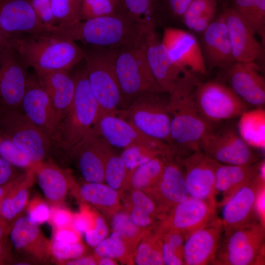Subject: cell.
Listing matches in <instances>:
<instances>
[{
    "mask_svg": "<svg viewBox=\"0 0 265 265\" xmlns=\"http://www.w3.org/2000/svg\"><path fill=\"white\" fill-rule=\"evenodd\" d=\"M196 74H187L169 94L167 103L171 117L169 145L178 159L200 150L203 139L214 126L201 116L196 106L194 97L199 80Z\"/></svg>",
    "mask_w": 265,
    "mask_h": 265,
    "instance_id": "1",
    "label": "cell"
},
{
    "mask_svg": "<svg viewBox=\"0 0 265 265\" xmlns=\"http://www.w3.org/2000/svg\"><path fill=\"white\" fill-rule=\"evenodd\" d=\"M151 31L126 16L115 13L79 21L67 26L54 27L45 33L75 42L80 41L92 46L115 49L139 44Z\"/></svg>",
    "mask_w": 265,
    "mask_h": 265,
    "instance_id": "2",
    "label": "cell"
},
{
    "mask_svg": "<svg viewBox=\"0 0 265 265\" xmlns=\"http://www.w3.org/2000/svg\"><path fill=\"white\" fill-rule=\"evenodd\" d=\"M12 48L35 74L58 70L70 72L84 58L83 50L75 41L45 33L19 35Z\"/></svg>",
    "mask_w": 265,
    "mask_h": 265,
    "instance_id": "3",
    "label": "cell"
},
{
    "mask_svg": "<svg viewBox=\"0 0 265 265\" xmlns=\"http://www.w3.org/2000/svg\"><path fill=\"white\" fill-rule=\"evenodd\" d=\"M73 78L75 92L72 104L59 125L60 149L68 154L95 123L99 107L87 78L85 66Z\"/></svg>",
    "mask_w": 265,
    "mask_h": 265,
    "instance_id": "4",
    "label": "cell"
},
{
    "mask_svg": "<svg viewBox=\"0 0 265 265\" xmlns=\"http://www.w3.org/2000/svg\"><path fill=\"white\" fill-rule=\"evenodd\" d=\"M92 46L83 50L88 81L99 107V115L116 113L125 102L116 74L112 49Z\"/></svg>",
    "mask_w": 265,
    "mask_h": 265,
    "instance_id": "5",
    "label": "cell"
},
{
    "mask_svg": "<svg viewBox=\"0 0 265 265\" xmlns=\"http://www.w3.org/2000/svg\"><path fill=\"white\" fill-rule=\"evenodd\" d=\"M146 37L139 44L112 49L115 72L125 102H131L144 92L164 93L157 84L147 60Z\"/></svg>",
    "mask_w": 265,
    "mask_h": 265,
    "instance_id": "6",
    "label": "cell"
},
{
    "mask_svg": "<svg viewBox=\"0 0 265 265\" xmlns=\"http://www.w3.org/2000/svg\"><path fill=\"white\" fill-rule=\"evenodd\" d=\"M265 227L258 220L245 225L221 237L213 265L263 264Z\"/></svg>",
    "mask_w": 265,
    "mask_h": 265,
    "instance_id": "7",
    "label": "cell"
},
{
    "mask_svg": "<svg viewBox=\"0 0 265 265\" xmlns=\"http://www.w3.org/2000/svg\"><path fill=\"white\" fill-rule=\"evenodd\" d=\"M162 92H144L136 96L126 108L117 114L144 134L169 145L171 117Z\"/></svg>",
    "mask_w": 265,
    "mask_h": 265,
    "instance_id": "8",
    "label": "cell"
},
{
    "mask_svg": "<svg viewBox=\"0 0 265 265\" xmlns=\"http://www.w3.org/2000/svg\"><path fill=\"white\" fill-rule=\"evenodd\" d=\"M194 97L201 116L212 125L239 117L248 105L225 83L219 81L197 82Z\"/></svg>",
    "mask_w": 265,
    "mask_h": 265,
    "instance_id": "9",
    "label": "cell"
},
{
    "mask_svg": "<svg viewBox=\"0 0 265 265\" xmlns=\"http://www.w3.org/2000/svg\"><path fill=\"white\" fill-rule=\"evenodd\" d=\"M0 130L28 157L34 165L44 161L54 147L22 109L0 107Z\"/></svg>",
    "mask_w": 265,
    "mask_h": 265,
    "instance_id": "10",
    "label": "cell"
},
{
    "mask_svg": "<svg viewBox=\"0 0 265 265\" xmlns=\"http://www.w3.org/2000/svg\"><path fill=\"white\" fill-rule=\"evenodd\" d=\"M200 150L214 160L222 164L251 165L260 160L253 148L232 126L216 128L214 126L203 139Z\"/></svg>",
    "mask_w": 265,
    "mask_h": 265,
    "instance_id": "11",
    "label": "cell"
},
{
    "mask_svg": "<svg viewBox=\"0 0 265 265\" xmlns=\"http://www.w3.org/2000/svg\"><path fill=\"white\" fill-rule=\"evenodd\" d=\"M92 128L112 148L144 146L173 156L168 144L144 134L117 113L99 115Z\"/></svg>",
    "mask_w": 265,
    "mask_h": 265,
    "instance_id": "12",
    "label": "cell"
},
{
    "mask_svg": "<svg viewBox=\"0 0 265 265\" xmlns=\"http://www.w3.org/2000/svg\"><path fill=\"white\" fill-rule=\"evenodd\" d=\"M21 109L53 146L60 149V117L36 75H28Z\"/></svg>",
    "mask_w": 265,
    "mask_h": 265,
    "instance_id": "13",
    "label": "cell"
},
{
    "mask_svg": "<svg viewBox=\"0 0 265 265\" xmlns=\"http://www.w3.org/2000/svg\"><path fill=\"white\" fill-rule=\"evenodd\" d=\"M265 160H261L257 173L250 182L239 189L219 209L223 233H228L259 220L256 202L261 189L265 186Z\"/></svg>",
    "mask_w": 265,
    "mask_h": 265,
    "instance_id": "14",
    "label": "cell"
},
{
    "mask_svg": "<svg viewBox=\"0 0 265 265\" xmlns=\"http://www.w3.org/2000/svg\"><path fill=\"white\" fill-rule=\"evenodd\" d=\"M178 160L182 165L189 196L207 202L217 212L214 199L215 171L217 161L200 150Z\"/></svg>",
    "mask_w": 265,
    "mask_h": 265,
    "instance_id": "15",
    "label": "cell"
},
{
    "mask_svg": "<svg viewBox=\"0 0 265 265\" xmlns=\"http://www.w3.org/2000/svg\"><path fill=\"white\" fill-rule=\"evenodd\" d=\"M28 68L13 48L0 50V107L21 109Z\"/></svg>",
    "mask_w": 265,
    "mask_h": 265,
    "instance_id": "16",
    "label": "cell"
},
{
    "mask_svg": "<svg viewBox=\"0 0 265 265\" xmlns=\"http://www.w3.org/2000/svg\"><path fill=\"white\" fill-rule=\"evenodd\" d=\"M216 214L207 202L189 197L160 215L162 221L157 233L174 230L183 233L186 238Z\"/></svg>",
    "mask_w": 265,
    "mask_h": 265,
    "instance_id": "17",
    "label": "cell"
},
{
    "mask_svg": "<svg viewBox=\"0 0 265 265\" xmlns=\"http://www.w3.org/2000/svg\"><path fill=\"white\" fill-rule=\"evenodd\" d=\"M112 148L91 128L68 154L77 160L80 172L86 182L102 183L105 162Z\"/></svg>",
    "mask_w": 265,
    "mask_h": 265,
    "instance_id": "18",
    "label": "cell"
},
{
    "mask_svg": "<svg viewBox=\"0 0 265 265\" xmlns=\"http://www.w3.org/2000/svg\"><path fill=\"white\" fill-rule=\"evenodd\" d=\"M161 42L172 61L177 66L196 74L207 71L202 49L195 36L177 28L164 29Z\"/></svg>",
    "mask_w": 265,
    "mask_h": 265,
    "instance_id": "19",
    "label": "cell"
},
{
    "mask_svg": "<svg viewBox=\"0 0 265 265\" xmlns=\"http://www.w3.org/2000/svg\"><path fill=\"white\" fill-rule=\"evenodd\" d=\"M227 84L247 105L263 107L265 104V80L256 62L236 61L227 69Z\"/></svg>",
    "mask_w": 265,
    "mask_h": 265,
    "instance_id": "20",
    "label": "cell"
},
{
    "mask_svg": "<svg viewBox=\"0 0 265 265\" xmlns=\"http://www.w3.org/2000/svg\"><path fill=\"white\" fill-rule=\"evenodd\" d=\"M223 232L221 220L216 214L190 234L184 244L185 265H213Z\"/></svg>",
    "mask_w": 265,
    "mask_h": 265,
    "instance_id": "21",
    "label": "cell"
},
{
    "mask_svg": "<svg viewBox=\"0 0 265 265\" xmlns=\"http://www.w3.org/2000/svg\"><path fill=\"white\" fill-rule=\"evenodd\" d=\"M222 14L228 30L232 52L236 61L256 62L264 57V49L249 25L228 6Z\"/></svg>",
    "mask_w": 265,
    "mask_h": 265,
    "instance_id": "22",
    "label": "cell"
},
{
    "mask_svg": "<svg viewBox=\"0 0 265 265\" xmlns=\"http://www.w3.org/2000/svg\"><path fill=\"white\" fill-rule=\"evenodd\" d=\"M146 56L153 77L164 93L170 94L191 72L177 66L172 61L155 30L147 35Z\"/></svg>",
    "mask_w": 265,
    "mask_h": 265,
    "instance_id": "23",
    "label": "cell"
},
{
    "mask_svg": "<svg viewBox=\"0 0 265 265\" xmlns=\"http://www.w3.org/2000/svg\"><path fill=\"white\" fill-rule=\"evenodd\" d=\"M202 44L206 66L225 70L236 62L227 26L221 13L202 33Z\"/></svg>",
    "mask_w": 265,
    "mask_h": 265,
    "instance_id": "24",
    "label": "cell"
},
{
    "mask_svg": "<svg viewBox=\"0 0 265 265\" xmlns=\"http://www.w3.org/2000/svg\"><path fill=\"white\" fill-rule=\"evenodd\" d=\"M0 28L13 36L46 31L28 0H0Z\"/></svg>",
    "mask_w": 265,
    "mask_h": 265,
    "instance_id": "25",
    "label": "cell"
},
{
    "mask_svg": "<svg viewBox=\"0 0 265 265\" xmlns=\"http://www.w3.org/2000/svg\"><path fill=\"white\" fill-rule=\"evenodd\" d=\"M149 191L161 214L190 197L182 168L173 157L168 158L159 180Z\"/></svg>",
    "mask_w": 265,
    "mask_h": 265,
    "instance_id": "26",
    "label": "cell"
},
{
    "mask_svg": "<svg viewBox=\"0 0 265 265\" xmlns=\"http://www.w3.org/2000/svg\"><path fill=\"white\" fill-rule=\"evenodd\" d=\"M261 160L251 165H231L216 162L214 199L217 210L257 173Z\"/></svg>",
    "mask_w": 265,
    "mask_h": 265,
    "instance_id": "27",
    "label": "cell"
},
{
    "mask_svg": "<svg viewBox=\"0 0 265 265\" xmlns=\"http://www.w3.org/2000/svg\"><path fill=\"white\" fill-rule=\"evenodd\" d=\"M35 75L61 119L68 111L73 99L75 82L73 76L69 71L65 70L53 71Z\"/></svg>",
    "mask_w": 265,
    "mask_h": 265,
    "instance_id": "28",
    "label": "cell"
},
{
    "mask_svg": "<svg viewBox=\"0 0 265 265\" xmlns=\"http://www.w3.org/2000/svg\"><path fill=\"white\" fill-rule=\"evenodd\" d=\"M39 224L27 216L18 218L10 230V237L14 248L40 259L47 257L49 244L42 234Z\"/></svg>",
    "mask_w": 265,
    "mask_h": 265,
    "instance_id": "29",
    "label": "cell"
},
{
    "mask_svg": "<svg viewBox=\"0 0 265 265\" xmlns=\"http://www.w3.org/2000/svg\"><path fill=\"white\" fill-rule=\"evenodd\" d=\"M39 185L45 197L53 203L61 202L72 182L68 172L51 161H42L33 167Z\"/></svg>",
    "mask_w": 265,
    "mask_h": 265,
    "instance_id": "30",
    "label": "cell"
},
{
    "mask_svg": "<svg viewBox=\"0 0 265 265\" xmlns=\"http://www.w3.org/2000/svg\"><path fill=\"white\" fill-rule=\"evenodd\" d=\"M34 177L33 169H30L15 177L14 185L0 203L1 216L10 221L23 211L28 200V187L31 185Z\"/></svg>",
    "mask_w": 265,
    "mask_h": 265,
    "instance_id": "31",
    "label": "cell"
},
{
    "mask_svg": "<svg viewBox=\"0 0 265 265\" xmlns=\"http://www.w3.org/2000/svg\"><path fill=\"white\" fill-rule=\"evenodd\" d=\"M237 131L242 139L253 149L265 148V110L263 107L247 110L240 116Z\"/></svg>",
    "mask_w": 265,
    "mask_h": 265,
    "instance_id": "32",
    "label": "cell"
},
{
    "mask_svg": "<svg viewBox=\"0 0 265 265\" xmlns=\"http://www.w3.org/2000/svg\"><path fill=\"white\" fill-rule=\"evenodd\" d=\"M217 0H192L182 16L188 29L202 33L215 18Z\"/></svg>",
    "mask_w": 265,
    "mask_h": 265,
    "instance_id": "33",
    "label": "cell"
},
{
    "mask_svg": "<svg viewBox=\"0 0 265 265\" xmlns=\"http://www.w3.org/2000/svg\"><path fill=\"white\" fill-rule=\"evenodd\" d=\"M229 6L265 43V0H229Z\"/></svg>",
    "mask_w": 265,
    "mask_h": 265,
    "instance_id": "34",
    "label": "cell"
},
{
    "mask_svg": "<svg viewBox=\"0 0 265 265\" xmlns=\"http://www.w3.org/2000/svg\"><path fill=\"white\" fill-rule=\"evenodd\" d=\"M162 155L154 157L137 167L132 172L129 181L135 189L149 190L159 180L168 158Z\"/></svg>",
    "mask_w": 265,
    "mask_h": 265,
    "instance_id": "35",
    "label": "cell"
},
{
    "mask_svg": "<svg viewBox=\"0 0 265 265\" xmlns=\"http://www.w3.org/2000/svg\"><path fill=\"white\" fill-rule=\"evenodd\" d=\"M156 0H121L116 13L126 16L149 30H155Z\"/></svg>",
    "mask_w": 265,
    "mask_h": 265,
    "instance_id": "36",
    "label": "cell"
},
{
    "mask_svg": "<svg viewBox=\"0 0 265 265\" xmlns=\"http://www.w3.org/2000/svg\"><path fill=\"white\" fill-rule=\"evenodd\" d=\"M82 198L104 210H116L119 204L117 190L102 183L87 182L80 190Z\"/></svg>",
    "mask_w": 265,
    "mask_h": 265,
    "instance_id": "37",
    "label": "cell"
},
{
    "mask_svg": "<svg viewBox=\"0 0 265 265\" xmlns=\"http://www.w3.org/2000/svg\"><path fill=\"white\" fill-rule=\"evenodd\" d=\"M161 242V251L164 265H185L184 244L186 238L182 233L168 230L158 234Z\"/></svg>",
    "mask_w": 265,
    "mask_h": 265,
    "instance_id": "38",
    "label": "cell"
},
{
    "mask_svg": "<svg viewBox=\"0 0 265 265\" xmlns=\"http://www.w3.org/2000/svg\"><path fill=\"white\" fill-rule=\"evenodd\" d=\"M130 175L128 172L120 156L113 150L108 155L104 169V181L111 188L118 190L125 183L129 181Z\"/></svg>",
    "mask_w": 265,
    "mask_h": 265,
    "instance_id": "39",
    "label": "cell"
},
{
    "mask_svg": "<svg viewBox=\"0 0 265 265\" xmlns=\"http://www.w3.org/2000/svg\"><path fill=\"white\" fill-rule=\"evenodd\" d=\"M135 262L138 265H164L161 242L158 234L145 239L137 247Z\"/></svg>",
    "mask_w": 265,
    "mask_h": 265,
    "instance_id": "40",
    "label": "cell"
},
{
    "mask_svg": "<svg viewBox=\"0 0 265 265\" xmlns=\"http://www.w3.org/2000/svg\"><path fill=\"white\" fill-rule=\"evenodd\" d=\"M0 157L18 168L30 169L34 165L28 157L0 130Z\"/></svg>",
    "mask_w": 265,
    "mask_h": 265,
    "instance_id": "41",
    "label": "cell"
},
{
    "mask_svg": "<svg viewBox=\"0 0 265 265\" xmlns=\"http://www.w3.org/2000/svg\"><path fill=\"white\" fill-rule=\"evenodd\" d=\"M80 1V0H52L54 27L67 26L78 22Z\"/></svg>",
    "mask_w": 265,
    "mask_h": 265,
    "instance_id": "42",
    "label": "cell"
},
{
    "mask_svg": "<svg viewBox=\"0 0 265 265\" xmlns=\"http://www.w3.org/2000/svg\"><path fill=\"white\" fill-rule=\"evenodd\" d=\"M117 8V5L112 0H80L79 21L113 14Z\"/></svg>",
    "mask_w": 265,
    "mask_h": 265,
    "instance_id": "43",
    "label": "cell"
},
{
    "mask_svg": "<svg viewBox=\"0 0 265 265\" xmlns=\"http://www.w3.org/2000/svg\"><path fill=\"white\" fill-rule=\"evenodd\" d=\"M159 155L170 157L158 150L140 146H132L124 149L120 157L128 172L131 174L137 167Z\"/></svg>",
    "mask_w": 265,
    "mask_h": 265,
    "instance_id": "44",
    "label": "cell"
},
{
    "mask_svg": "<svg viewBox=\"0 0 265 265\" xmlns=\"http://www.w3.org/2000/svg\"><path fill=\"white\" fill-rule=\"evenodd\" d=\"M126 251V244L120 233L114 231L95 246V253L99 257L121 258Z\"/></svg>",
    "mask_w": 265,
    "mask_h": 265,
    "instance_id": "45",
    "label": "cell"
},
{
    "mask_svg": "<svg viewBox=\"0 0 265 265\" xmlns=\"http://www.w3.org/2000/svg\"><path fill=\"white\" fill-rule=\"evenodd\" d=\"M111 225L113 231L121 234L125 243H132L140 236V228L132 222L129 214L126 212H121L114 214Z\"/></svg>",
    "mask_w": 265,
    "mask_h": 265,
    "instance_id": "46",
    "label": "cell"
},
{
    "mask_svg": "<svg viewBox=\"0 0 265 265\" xmlns=\"http://www.w3.org/2000/svg\"><path fill=\"white\" fill-rule=\"evenodd\" d=\"M50 250L53 256L59 260H68L80 257L84 252V245L80 242L69 243L53 239Z\"/></svg>",
    "mask_w": 265,
    "mask_h": 265,
    "instance_id": "47",
    "label": "cell"
},
{
    "mask_svg": "<svg viewBox=\"0 0 265 265\" xmlns=\"http://www.w3.org/2000/svg\"><path fill=\"white\" fill-rule=\"evenodd\" d=\"M28 1L37 17L45 27L46 31L53 27L54 20L52 0H28Z\"/></svg>",
    "mask_w": 265,
    "mask_h": 265,
    "instance_id": "48",
    "label": "cell"
},
{
    "mask_svg": "<svg viewBox=\"0 0 265 265\" xmlns=\"http://www.w3.org/2000/svg\"><path fill=\"white\" fill-rule=\"evenodd\" d=\"M133 207L137 208L155 217L161 214L156 202L141 190L134 189L131 195Z\"/></svg>",
    "mask_w": 265,
    "mask_h": 265,
    "instance_id": "49",
    "label": "cell"
},
{
    "mask_svg": "<svg viewBox=\"0 0 265 265\" xmlns=\"http://www.w3.org/2000/svg\"><path fill=\"white\" fill-rule=\"evenodd\" d=\"M84 234L87 243L95 247L106 238L108 234V228L104 218L97 216L94 227L86 231Z\"/></svg>",
    "mask_w": 265,
    "mask_h": 265,
    "instance_id": "50",
    "label": "cell"
},
{
    "mask_svg": "<svg viewBox=\"0 0 265 265\" xmlns=\"http://www.w3.org/2000/svg\"><path fill=\"white\" fill-rule=\"evenodd\" d=\"M96 217L91 212L82 210L73 215L71 226L79 234H84L86 231L94 227Z\"/></svg>",
    "mask_w": 265,
    "mask_h": 265,
    "instance_id": "51",
    "label": "cell"
},
{
    "mask_svg": "<svg viewBox=\"0 0 265 265\" xmlns=\"http://www.w3.org/2000/svg\"><path fill=\"white\" fill-rule=\"evenodd\" d=\"M51 212L48 206L44 202L38 201L33 203L28 210V217L37 223H43L51 218Z\"/></svg>",
    "mask_w": 265,
    "mask_h": 265,
    "instance_id": "52",
    "label": "cell"
},
{
    "mask_svg": "<svg viewBox=\"0 0 265 265\" xmlns=\"http://www.w3.org/2000/svg\"><path fill=\"white\" fill-rule=\"evenodd\" d=\"M129 214L132 222L139 228L148 227L154 223V216L137 208L132 207Z\"/></svg>",
    "mask_w": 265,
    "mask_h": 265,
    "instance_id": "53",
    "label": "cell"
},
{
    "mask_svg": "<svg viewBox=\"0 0 265 265\" xmlns=\"http://www.w3.org/2000/svg\"><path fill=\"white\" fill-rule=\"evenodd\" d=\"M51 217L53 223L57 229L71 227L73 215L68 211L58 209L51 212Z\"/></svg>",
    "mask_w": 265,
    "mask_h": 265,
    "instance_id": "54",
    "label": "cell"
},
{
    "mask_svg": "<svg viewBox=\"0 0 265 265\" xmlns=\"http://www.w3.org/2000/svg\"><path fill=\"white\" fill-rule=\"evenodd\" d=\"M192 0H163L168 12L173 17H182Z\"/></svg>",
    "mask_w": 265,
    "mask_h": 265,
    "instance_id": "55",
    "label": "cell"
},
{
    "mask_svg": "<svg viewBox=\"0 0 265 265\" xmlns=\"http://www.w3.org/2000/svg\"><path fill=\"white\" fill-rule=\"evenodd\" d=\"M79 235L71 227L58 229H57L53 239L65 243H75L80 241Z\"/></svg>",
    "mask_w": 265,
    "mask_h": 265,
    "instance_id": "56",
    "label": "cell"
},
{
    "mask_svg": "<svg viewBox=\"0 0 265 265\" xmlns=\"http://www.w3.org/2000/svg\"><path fill=\"white\" fill-rule=\"evenodd\" d=\"M17 36L8 34L0 28V50L6 48H12L14 39Z\"/></svg>",
    "mask_w": 265,
    "mask_h": 265,
    "instance_id": "57",
    "label": "cell"
},
{
    "mask_svg": "<svg viewBox=\"0 0 265 265\" xmlns=\"http://www.w3.org/2000/svg\"><path fill=\"white\" fill-rule=\"evenodd\" d=\"M68 265H95L97 263L92 257L77 258L70 260L66 263Z\"/></svg>",
    "mask_w": 265,
    "mask_h": 265,
    "instance_id": "58",
    "label": "cell"
},
{
    "mask_svg": "<svg viewBox=\"0 0 265 265\" xmlns=\"http://www.w3.org/2000/svg\"><path fill=\"white\" fill-rule=\"evenodd\" d=\"M9 256V248L5 238L0 240V265L5 263Z\"/></svg>",
    "mask_w": 265,
    "mask_h": 265,
    "instance_id": "59",
    "label": "cell"
},
{
    "mask_svg": "<svg viewBox=\"0 0 265 265\" xmlns=\"http://www.w3.org/2000/svg\"><path fill=\"white\" fill-rule=\"evenodd\" d=\"M19 175V174H18ZM15 177L7 183L0 186V205L14 184Z\"/></svg>",
    "mask_w": 265,
    "mask_h": 265,
    "instance_id": "60",
    "label": "cell"
},
{
    "mask_svg": "<svg viewBox=\"0 0 265 265\" xmlns=\"http://www.w3.org/2000/svg\"><path fill=\"white\" fill-rule=\"evenodd\" d=\"M7 221L0 215V240L4 238L6 234L10 232L11 228L8 226Z\"/></svg>",
    "mask_w": 265,
    "mask_h": 265,
    "instance_id": "61",
    "label": "cell"
},
{
    "mask_svg": "<svg viewBox=\"0 0 265 265\" xmlns=\"http://www.w3.org/2000/svg\"><path fill=\"white\" fill-rule=\"evenodd\" d=\"M97 263L100 265H115L117 264L113 259L106 257H100Z\"/></svg>",
    "mask_w": 265,
    "mask_h": 265,
    "instance_id": "62",
    "label": "cell"
},
{
    "mask_svg": "<svg viewBox=\"0 0 265 265\" xmlns=\"http://www.w3.org/2000/svg\"><path fill=\"white\" fill-rule=\"evenodd\" d=\"M16 265H28L29 264L26 263V262H21V263H17Z\"/></svg>",
    "mask_w": 265,
    "mask_h": 265,
    "instance_id": "63",
    "label": "cell"
},
{
    "mask_svg": "<svg viewBox=\"0 0 265 265\" xmlns=\"http://www.w3.org/2000/svg\"><path fill=\"white\" fill-rule=\"evenodd\" d=\"M117 5V7L121 1V0H112Z\"/></svg>",
    "mask_w": 265,
    "mask_h": 265,
    "instance_id": "64",
    "label": "cell"
}]
</instances>
